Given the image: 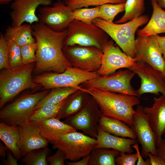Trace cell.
Here are the masks:
<instances>
[{"label":"cell","instance_id":"38","mask_svg":"<svg viewBox=\"0 0 165 165\" xmlns=\"http://www.w3.org/2000/svg\"><path fill=\"white\" fill-rule=\"evenodd\" d=\"M138 160L136 152L131 154L120 152L116 158L115 161L117 165H135Z\"/></svg>","mask_w":165,"mask_h":165},{"label":"cell","instance_id":"19","mask_svg":"<svg viewBox=\"0 0 165 165\" xmlns=\"http://www.w3.org/2000/svg\"><path fill=\"white\" fill-rule=\"evenodd\" d=\"M143 110L147 116L150 127L156 136L157 145L165 133V95L154 97L152 106L144 107Z\"/></svg>","mask_w":165,"mask_h":165},{"label":"cell","instance_id":"29","mask_svg":"<svg viewBox=\"0 0 165 165\" xmlns=\"http://www.w3.org/2000/svg\"><path fill=\"white\" fill-rule=\"evenodd\" d=\"M69 97L58 103L46 105L40 107L34 111L27 121H35L56 118Z\"/></svg>","mask_w":165,"mask_h":165},{"label":"cell","instance_id":"33","mask_svg":"<svg viewBox=\"0 0 165 165\" xmlns=\"http://www.w3.org/2000/svg\"><path fill=\"white\" fill-rule=\"evenodd\" d=\"M6 37L8 45L9 62L10 68L11 69H13L20 67L23 65L20 46Z\"/></svg>","mask_w":165,"mask_h":165},{"label":"cell","instance_id":"50","mask_svg":"<svg viewBox=\"0 0 165 165\" xmlns=\"http://www.w3.org/2000/svg\"><path fill=\"white\" fill-rule=\"evenodd\" d=\"M164 78L165 80V76L164 77Z\"/></svg>","mask_w":165,"mask_h":165},{"label":"cell","instance_id":"25","mask_svg":"<svg viewBox=\"0 0 165 165\" xmlns=\"http://www.w3.org/2000/svg\"><path fill=\"white\" fill-rule=\"evenodd\" d=\"M4 35L20 46L36 42L32 34L31 26L28 24L9 26L6 29Z\"/></svg>","mask_w":165,"mask_h":165},{"label":"cell","instance_id":"28","mask_svg":"<svg viewBox=\"0 0 165 165\" xmlns=\"http://www.w3.org/2000/svg\"><path fill=\"white\" fill-rule=\"evenodd\" d=\"M43 97L35 106V111L46 105L55 104L65 99L73 94L79 90L72 87H57Z\"/></svg>","mask_w":165,"mask_h":165},{"label":"cell","instance_id":"1","mask_svg":"<svg viewBox=\"0 0 165 165\" xmlns=\"http://www.w3.org/2000/svg\"><path fill=\"white\" fill-rule=\"evenodd\" d=\"M31 27L37 46L34 69L35 72L62 73L72 67L63 51L67 29L57 32L39 22L35 23Z\"/></svg>","mask_w":165,"mask_h":165},{"label":"cell","instance_id":"34","mask_svg":"<svg viewBox=\"0 0 165 165\" xmlns=\"http://www.w3.org/2000/svg\"><path fill=\"white\" fill-rule=\"evenodd\" d=\"M100 6L91 8H80L73 11L75 19L84 23L90 24L93 20L98 18Z\"/></svg>","mask_w":165,"mask_h":165},{"label":"cell","instance_id":"11","mask_svg":"<svg viewBox=\"0 0 165 165\" xmlns=\"http://www.w3.org/2000/svg\"><path fill=\"white\" fill-rule=\"evenodd\" d=\"M102 115L98 106L92 98L75 115L65 119L64 122L75 129L82 131L94 138L98 135V123Z\"/></svg>","mask_w":165,"mask_h":165},{"label":"cell","instance_id":"47","mask_svg":"<svg viewBox=\"0 0 165 165\" xmlns=\"http://www.w3.org/2000/svg\"><path fill=\"white\" fill-rule=\"evenodd\" d=\"M8 148L5 145H4L2 142H0V156L3 158H5L7 156Z\"/></svg>","mask_w":165,"mask_h":165},{"label":"cell","instance_id":"44","mask_svg":"<svg viewBox=\"0 0 165 165\" xmlns=\"http://www.w3.org/2000/svg\"><path fill=\"white\" fill-rule=\"evenodd\" d=\"M152 36L157 42L165 61V36H160L158 35Z\"/></svg>","mask_w":165,"mask_h":165},{"label":"cell","instance_id":"36","mask_svg":"<svg viewBox=\"0 0 165 165\" xmlns=\"http://www.w3.org/2000/svg\"><path fill=\"white\" fill-rule=\"evenodd\" d=\"M11 69L9 62L8 45L5 35L0 33V69Z\"/></svg>","mask_w":165,"mask_h":165},{"label":"cell","instance_id":"35","mask_svg":"<svg viewBox=\"0 0 165 165\" xmlns=\"http://www.w3.org/2000/svg\"><path fill=\"white\" fill-rule=\"evenodd\" d=\"M37 48L36 42L29 43L20 46L23 65L36 62V52Z\"/></svg>","mask_w":165,"mask_h":165},{"label":"cell","instance_id":"37","mask_svg":"<svg viewBox=\"0 0 165 165\" xmlns=\"http://www.w3.org/2000/svg\"><path fill=\"white\" fill-rule=\"evenodd\" d=\"M63 1L72 11L90 6H100L98 0H63Z\"/></svg>","mask_w":165,"mask_h":165},{"label":"cell","instance_id":"12","mask_svg":"<svg viewBox=\"0 0 165 165\" xmlns=\"http://www.w3.org/2000/svg\"><path fill=\"white\" fill-rule=\"evenodd\" d=\"M144 107L138 105L133 117V124L130 127L135 133L136 139L141 146V155L148 157V153L156 155L157 138L149 123Z\"/></svg>","mask_w":165,"mask_h":165},{"label":"cell","instance_id":"45","mask_svg":"<svg viewBox=\"0 0 165 165\" xmlns=\"http://www.w3.org/2000/svg\"><path fill=\"white\" fill-rule=\"evenodd\" d=\"M91 154L81 159L75 161H66L68 165H88L90 158Z\"/></svg>","mask_w":165,"mask_h":165},{"label":"cell","instance_id":"40","mask_svg":"<svg viewBox=\"0 0 165 165\" xmlns=\"http://www.w3.org/2000/svg\"><path fill=\"white\" fill-rule=\"evenodd\" d=\"M18 160L14 156L11 151L8 149L7 153V158H2L1 161L6 165H17Z\"/></svg>","mask_w":165,"mask_h":165},{"label":"cell","instance_id":"48","mask_svg":"<svg viewBox=\"0 0 165 165\" xmlns=\"http://www.w3.org/2000/svg\"><path fill=\"white\" fill-rule=\"evenodd\" d=\"M159 5L162 8H165V0H156Z\"/></svg>","mask_w":165,"mask_h":165},{"label":"cell","instance_id":"7","mask_svg":"<svg viewBox=\"0 0 165 165\" xmlns=\"http://www.w3.org/2000/svg\"><path fill=\"white\" fill-rule=\"evenodd\" d=\"M49 93L47 90L21 96L2 108L0 121L9 125L17 126L26 122L35 111L38 103Z\"/></svg>","mask_w":165,"mask_h":165},{"label":"cell","instance_id":"30","mask_svg":"<svg viewBox=\"0 0 165 165\" xmlns=\"http://www.w3.org/2000/svg\"><path fill=\"white\" fill-rule=\"evenodd\" d=\"M145 9V0H126L125 13L115 23L121 24L130 21L142 15Z\"/></svg>","mask_w":165,"mask_h":165},{"label":"cell","instance_id":"20","mask_svg":"<svg viewBox=\"0 0 165 165\" xmlns=\"http://www.w3.org/2000/svg\"><path fill=\"white\" fill-rule=\"evenodd\" d=\"M34 122L37 125L41 134L53 144L65 134L77 130L56 118Z\"/></svg>","mask_w":165,"mask_h":165},{"label":"cell","instance_id":"21","mask_svg":"<svg viewBox=\"0 0 165 165\" xmlns=\"http://www.w3.org/2000/svg\"><path fill=\"white\" fill-rule=\"evenodd\" d=\"M96 139L97 143L94 148H111L129 153L133 152L132 146L137 141L136 139L126 138L109 134L99 127Z\"/></svg>","mask_w":165,"mask_h":165},{"label":"cell","instance_id":"16","mask_svg":"<svg viewBox=\"0 0 165 165\" xmlns=\"http://www.w3.org/2000/svg\"><path fill=\"white\" fill-rule=\"evenodd\" d=\"M136 57L165 76V61L157 42L152 36H138L135 39Z\"/></svg>","mask_w":165,"mask_h":165},{"label":"cell","instance_id":"9","mask_svg":"<svg viewBox=\"0 0 165 165\" xmlns=\"http://www.w3.org/2000/svg\"><path fill=\"white\" fill-rule=\"evenodd\" d=\"M135 73L127 68L87 81L81 84L85 88H96L138 97L131 84Z\"/></svg>","mask_w":165,"mask_h":165},{"label":"cell","instance_id":"22","mask_svg":"<svg viewBox=\"0 0 165 165\" xmlns=\"http://www.w3.org/2000/svg\"><path fill=\"white\" fill-rule=\"evenodd\" d=\"M153 8L151 17L145 26L137 30L139 36L149 37L165 33V11L156 0H151Z\"/></svg>","mask_w":165,"mask_h":165},{"label":"cell","instance_id":"32","mask_svg":"<svg viewBox=\"0 0 165 165\" xmlns=\"http://www.w3.org/2000/svg\"><path fill=\"white\" fill-rule=\"evenodd\" d=\"M125 10V3H107L100 6L98 18L109 22H113L115 16Z\"/></svg>","mask_w":165,"mask_h":165},{"label":"cell","instance_id":"3","mask_svg":"<svg viewBox=\"0 0 165 165\" xmlns=\"http://www.w3.org/2000/svg\"><path fill=\"white\" fill-rule=\"evenodd\" d=\"M34 63L13 69H6L0 74V108L27 89L36 90L41 86L32 77Z\"/></svg>","mask_w":165,"mask_h":165},{"label":"cell","instance_id":"14","mask_svg":"<svg viewBox=\"0 0 165 165\" xmlns=\"http://www.w3.org/2000/svg\"><path fill=\"white\" fill-rule=\"evenodd\" d=\"M138 61L136 57H131L115 46L112 40H108L104 48L101 67L97 72L100 76L108 75L120 68L133 67Z\"/></svg>","mask_w":165,"mask_h":165},{"label":"cell","instance_id":"24","mask_svg":"<svg viewBox=\"0 0 165 165\" xmlns=\"http://www.w3.org/2000/svg\"><path fill=\"white\" fill-rule=\"evenodd\" d=\"M0 138L18 160L21 158L18 126L9 125L1 122Z\"/></svg>","mask_w":165,"mask_h":165},{"label":"cell","instance_id":"4","mask_svg":"<svg viewBox=\"0 0 165 165\" xmlns=\"http://www.w3.org/2000/svg\"><path fill=\"white\" fill-rule=\"evenodd\" d=\"M149 19L148 16L143 15L126 23L116 24L97 18L92 23L105 31L124 52L134 58L136 56L135 33L138 28L145 24Z\"/></svg>","mask_w":165,"mask_h":165},{"label":"cell","instance_id":"15","mask_svg":"<svg viewBox=\"0 0 165 165\" xmlns=\"http://www.w3.org/2000/svg\"><path fill=\"white\" fill-rule=\"evenodd\" d=\"M141 79L139 88L136 90L138 97L145 93L156 96L160 93L165 95V80L163 76L148 64L138 61L134 66L129 68Z\"/></svg>","mask_w":165,"mask_h":165},{"label":"cell","instance_id":"41","mask_svg":"<svg viewBox=\"0 0 165 165\" xmlns=\"http://www.w3.org/2000/svg\"><path fill=\"white\" fill-rule=\"evenodd\" d=\"M132 147L134 148L136 151L138 157V160L136 163L137 165H150L149 159H148L145 161L139 151L138 145L137 142L132 146Z\"/></svg>","mask_w":165,"mask_h":165},{"label":"cell","instance_id":"23","mask_svg":"<svg viewBox=\"0 0 165 165\" xmlns=\"http://www.w3.org/2000/svg\"><path fill=\"white\" fill-rule=\"evenodd\" d=\"M98 127L103 131L115 136L136 139L135 133L129 125L114 118L102 115L99 119Z\"/></svg>","mask_w":165,"mask_h":165},{"label":"cell","instance_id":"2","mask_svg":"<svg viewBox=\"0 0 165 165\" xmlns=\"http://www.w3.org/2000/svg\"><path fill=\"white\" fill-rule=\"evenodd\" d=\"M91 96L102 115L121 120L130 127L136 111L134 106L140 104L138 97L96 88H82Z\"/></svg>","mask_w":165,"mask_h":165},{"label":"cell","instance_id":"17","mask_svg":"<svg viewBox=\"0 0 165 165\" xmlns=\"http://www.w3.org/2000/svg\"><path fill=\"white\" fill-rule=\"evenodd\" d=\"M51 0H15L10 5V16L12 26H20L24 22L30 24L39 22L36 14L37 8L40 5L49 6Z\"/></svg>","mask_w":165,"mask_h":165},{"label":"cell","instance_id":"10","mask_svg":"<svg viewBox=\"0 0 165 165\" xmlns=\"http://www.w3.org/2000/svg\"><path fill=\"white\" fill-rule=\"evenodd\" d=\"M63 52L73 67L89 72H97L101 64L103 51L94 46H64Z\"/></svg>","mask_w":165,"mask_h":165},{"label":"cell","instance_id":"5","mask_svg":"<svg viewBox=\"0 0 165 165\" xmlns=\"http://www.w3.org/2000/svg\"><path fill=\"white\" fill-rule=\"evenodd\" d=\"M64 46L78 45L94 46L102 50L109 40V36L93 23L88 24L74 19L67 28Z\"/></svg>","mask_w":165,"mask_h":165},{"label":"cell","instance_id":"46","mask_svg":"<svg viewBox=\"0 0 165 165\" xmlns=\"http://www.w3.org/2000/svg\"><path fill=\"white\" fill-rule=\"evenodd\" d=\"M126 0H98L99 6L107 4H113L125 3Z\"/></svg>","mask_w":165,"mask_h":165},{"label":"cell","instance_id":"31","mask_svg":"<svg viewBox=\"0 0 165 165\" xmlns=\"http://www.w3.org/2000/svg\"><path fill=\"white\" fill-rule=\"evenodd\" d=\"M50 152L47 147L35 150L23 157L21 161L26 165H47L46 158Z\"/></svg>","mask_w":165,"mask_h":165},{"label":"cell","instance_id":"43","mask_svg":"<svg viewBox=\"0 0 165 165\" xmlns=\"http://www.w3.org/2000/svg\"><path fill=\"white\" fill-rule=\"evenodd\" d=\"M156 155L165 161V139H162L156 145Z\"/></svg>","mask_w":165,"mask_h":165},{"label":"cell","instance_id":"42","mask_svg":"<svg viewBox=\"0 0 165 165\" xmlns=\"http://www.w3.org/2000/svg\"><path fill=\"white\" fill-rule=\"evenodd\" d=\"M148 156L150 165H165V161L158 155L149 153Z\"/></svg>","mask_w":165,"mask_h":165},{"label":"cell","instance_id":"27","mask_svg":"<svg viewBox=\"0 0 165 165\" xmlns=\"http://www.w3.org/2000/svg\"><path fill=\"white\" fill-rule=\"evenodd\" d=\"M119 154V151L114 149L94 148L91 153L88 165H115V158Z\"/></svg>","mask_w":165,"mask_h":165},{"label":"cell","instance_id":"39","mask_svg":"<svg viewBox=\"0 0 165 165\" xmlns=\"http://www.w3.org/2000/svg\"><path fill=\"white\" fill-rule=\"evenodd\" d=\"M66 160L64 153L59 149H57L54 155L48 156L46 158L47 161L50 165H64Z\"/></svg>","mask_w":165,"mask_h":165},{"label":"cell","instance_id":"6","mask_svg":"<svg viewBox=\"0 0 165 165\" xmlns=\"http://www.w3.org/2000/svg\"><path fill=\"white\" fill-rule=\"evenodd\" d=\"M99 76L97 72H89L72 67L62 73H45L36 76L33 81L45 89L69 87L82 91L80 84Z\"/></svg>","mask_w":165,"mask_h":165},{"label":"cell","instance_id":"8","mask_svg":"<svg viewBox=\"0 0 165 165\" xmlns=\"http://www.w3.org/2000/svg\"><path fill=\"white\" fill-rule=\"evenodd\" d=\"M97 143V139L76 131L66 133L53 144V149L65 153L66 160H78L90 154Z\"/></svg>","mask_w":165,"mask_h":165},{"label":"cell","instance_id":"49","mask_svg":"<svg viewBox=\"0 0 165 165\" xmlns=\"http://www.w3.org/2000/svg\"><path fill=\"white\" fill-rule=\"evenodd\" d=\"M15 0H0V4L1 5H5L8 4L11 2Z\"/></svg>","mask_w":165,"mask_h":165},{"label":"cell","instance_id":"18","mask_svg":"<svg viewBox=\"0 0 165 165\" xmlns=\"http://www.w3.org/2000/svg\"><path fill=\"white\" fill-rule=\"evenodd\" d=\"M18 126L22 157L32 151L47 147L48 141L41 134L34 122L26 121Z\"/></svg>","mask_w":165,"mask_h":165},{"label":"cell","instance_id":"26","mask_svg":"<svg viewBox=\"0 0 165 165\" xmlns=\"http://www.w3.org/2000/svg\"><path fill=\"white\" fill-rule=\"evenodd\" d=\"M89 99L82 94L70 95L61 108L56 118L60 120L70 117L79 112L86 105Z\"/></svg>","mask_w":165,"mask_h":165},{"label":"cell","instance_id":"13","mask_svg":"<svg viewBox=\"0 0 165 165\" xmlns=\"http://www.w3.org/2000/svg\"><path fill=\"white\" fill-rule=\"evenodd\" d=\"M38 11L39 22L57 32L67 29L75 19L73 11L61 0L53 4L51 6L41 7Z\"/></svg>","mask_w":165,"mask_h":165}]
</instances>
